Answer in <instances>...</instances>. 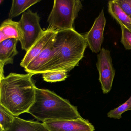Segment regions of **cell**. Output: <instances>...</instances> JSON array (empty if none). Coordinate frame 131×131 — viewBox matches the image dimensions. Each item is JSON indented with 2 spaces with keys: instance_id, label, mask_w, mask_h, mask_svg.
Segmentation results:
<instances>
[{
  "instance_id": "15",
  "label": "cell",
  "mask_w": 131,
  "mask_h": 131,
  "mask_svg": "<svg viewBox=\"0 0 131 131\" xmlns=\"http://www.w3.org/2000/svg\"><path fill=\"white\" fill-rule=\"evenodd\" d=\"M40 1L39 0H13L9 13V19H12L23 14L30 7Z\"/></svg>"
},
{
  "instance_id": "20",
  "label": "cell",
  "mask_w": 131,
  "mask_h": 131,
  "mask_svg": "<svg viewBox=\"0 0 131 131\" xmlns=\"http://www.w3.org/2000/svg\"><path fill=\"white\" fill-rule=\"evenodd\" d=\"M123 10L131 19V0H116Z\"/></svg>"
},
{
  "instance_id": "14",
  "label": "cell",
  "mask_w": 131,
  "mask_h": 131,
  "mask_svg": "<svg viewBox=\"0 0 131 131\" xmlns=\"http://www.w3.org/2000/svg\"><path fill=\"white\" fill-rule=\"evenodd\" d=\"M108 11L116 22L127 29L131 26V19L123 10L116 0L108 2Z\"/></svg>"
},
{
  "instance_id": "2",
  "label": "cell",
  "mask_w": 131,
  "mask_h": 131,
  "mask_svg": "<svg viewBox=\"0 0 131 131\" xmlns=\"http://www.w3.org/2000/svg\"><path fill=\"white\" fill-rule=\"evenodd\" d=\"M54 45V54L43 67L41 74L51 71L69 72L79 65L84 57L85 50L88 46L84 35L75 29L57 32Z\"/></svg>"
},
{
  "instance_id": "9",
  "label": "cell",
  "mask_w": 131,
  "mask_h": 131,
  "mask_svg": "<svg viewBox=\"0 0 131 131\" xmlns=\"http://www.w3.org/2000/svg\"><path fill=\"white\" fill-rule=\"evenodd\" d=\"M54 38L48 44L44 50L24 68V70L27 73H31L34 75L41 74L43 67L52 59L55 52Z\"/></svg>"
},
{
  "instance_id": "19",
  "label": "cell",
  "mask_w": 131,
  "mask_h": 131,
  "mask_svg": "<svg viewBox=\"0 0 131 131\" xmlns=\"http://www.w3.org/2000/svg\"><path fill=\"white\" fill-rule=\"evenodd\" d=\"M119 25L122 31L121 43L126 50H131V32L122 24Z\"/></svg>"
},
{
  "instance_id": "7",
  "label": "cell",
  "mask_w": 131,
  "mask_h": 131,
  "mask_svg": "<svg viewBox=\"0 0 131 131\" xmlns=\"http://www.w3.org/2000/svg\"><path fill=\"white\" fill-rule=\"evenodd\" d=\"M106 22L103 8L95 19L89 31L84 35L88 46L93 53H98L102 49Z\"/></svg>"
},
{
  "instance_id": "21",
  "label": "cell",
  "mask_w": 131,
  "mask_h": 131,
  "mask_svg": "<svg viewBox=\"0 0 131 131\" xmlns=\"http://www.w3.org/2000/svg\"><path fill=\"white\" fill-rule=\"evenodd\" d=\"M128 29L131 32V26H130V27H129V28H128Z\"/></svg>"
},
{
  "instance_id": "13",
  "label": "cell",
  "mask_w": 131,
  "mask_h": 131,
  "mask_svg": "<svg viewBox=\"0 0 131 131\" xmlns=\"http://www.w3.org/2000/svg\"><path fill=\"white\" fill-rule=\"evenodd\" d=\"M1 131H3L1 130ZM4 131H49L43 123L15 116L9 128Z\"/></svg>"
},
{
  "instance_id": "17",
  "label": "cell",
  "mask_w": 131,
  "mask_h": 131,
  "mask_svg": "<svg viewBox=\"0 0 131 131\" xmlns=\"http://www.w3.org/2000/svg\"><path fill=\"white\" fill-rule=\"evenodd\" d=\"M42 74L44 81L48 82H56L66 80L68 76V72L64 70L51 71Z\"/></svg>"
},
{
  "instance_id": "1",
  "label": "cell",
  "mask_w": 131,
  "mask_h": 131,
  "mask_svg": "<svg viewBox=\"0 0 131 131\" xmlns=\"http://www.w3.org/2000/svg\"><path fill=\"white\" fill-rule=\"evenodd\" d=\"M33 75L11 73L0 79V105L14 116L28 113L34 102L36 87Z\"/></svg>"
},
{
  "instance_id": "8",
  "label": "cell",
  "mask_w": 131,
  "mask_h": 131,
  "mask_svg": "<svg viewBox=\"0 0 131 131\" xmlns=\"http://www.w3.org/2000/svg\"><path fill=\"white\" fill-rule=\"evenodd\" d=\"M49 131H94L88 120L81 117L69 120H49L43 122Z\"/></svg>"
},
{
  "instance_id": "18",
  "label": "cell",
  "mask_w": 131,
  "mask_h": 131,
  "mask_svg": "<svg viewBox=\"0 0 131 131\" xmlns=\"http://www.w3.org/2000/svg\"><path fill=\"white\" fill-rule=\"evenodd\" d=\"M129 110H131V96L123 104L116 108L110 110L107 114V116L112 118L120 119L123 113Z\"/></svg>"
},
{
  "instance_id": "3",
  "label": "cell",
  "mask_w": 131,
  "mask_h": 131,
  "mask_svg": "<svg viewBox=\"0 0 131 131\" xmlns=\"http://www.w3.org/2000/svg\"><path fill=\"white\" fill-rule=\"evenodd\" d=\"M28 113L43 122L49 120H69L82 117L77 108L69 100L50 90L37 87L35 100Z\"/></svg>"
},
{
  "instance_id": "5",
  "label": "cell",
  "mask_w": 131,
  "mask_h": 131,
  "mask_svg": "<svg viewBox=\"0 0 131 131\" xmlns=\"http://www.w3.org/2000/svg\"><path fill=\"white\" fill-rule=\"evenodd\" d=\"M40 21V18L37 13L29 9L23 14L19 22L23 34L20 42L22 49L26 52L45 32L41 28Z\"/></svg>"
},
{
  "instance_id": "16",
  "label": "cell",
  "mask_w": 131,
  "mask_h": 131,
  "mask_svg": "<svg viewBox=\"0 0 131 131\" xmlns=\"http://www.w3.org/2000/svg\"><path fill=\"white\" fill-rule=\"evenodd\" d=\"M15 116L0 105L1 130L4 131L9 128L13 122Z\"/></svg>"
},
{
  "instance_id": "10",
  "label": "cell",
  "mask_w": 131,
  "mask_h": 131,
  "mask_svg": "<svg viewBox=\"0 0 131 131\" xmlns=\"http://www.w3.org/2000/svg\"><path fill=\"white\" fill-rule=\"evenodd\" d=\"M56 32L46 30L43 35L26 52L20 63V66L25 68L38 55H39L51 40L55 37Z\"/></svg>"
},
{
  "instance_id": "4",
  "label": "cell",
  "mask_w": 131,
  "mask_h": 131,
  "mask_svg": "<svg viewBox=\"0 0 131 131\" xmlns=\"http://www.w3.org/2000/svg\"><path fill=\"white\" fill-rule=\"evenodd\" d=\"M82 7L79 0H55L47 19V30L57 32L75 29L74 22Z\"/></svg>"
},
{
  "instance_id": "11",
  "label": "cell",
  "mask_w": 131,
  "mask_h": 131,
  "mask_svg": "<svg viewBox=\"0 0 131 131\" xmlns=\"http://www.w3.org/2000/svg\"><path fill=\"white\" fill-rule=\"evenodd\" d=\"M19 40L9 39L0 42V79L4 77V68L6 65L13 64L14 58L19 53L17 44Z\"/></svg>"
},
{
  "instance_id": "22",
  "label": "cell",
  "mask_w": 131,
  "mask_h": 131,
  "mask_svg": "<svg viewBox=\"0 0 131 131\" xmlns=\"http://www.w3.org/2000/svg\"><path fill=\"white\" fill-rule=\"evenodd\" d=\"M3 1H2V0H1V3H2V2H3Z\"/></svg>"
},
{
  "instance_id": "6",
  "label": "cell",
  "mask_w": 131,
  "mask_h": 131,
  "mask_svg": "<svg viewBox=\"0 0 131 131\" xmlns=\"http://www.w3.org/2000/svg\"><path fill=\"white\" fill-rule=\"evenodd\" d=\"M96 66L99 73V81L104 94L108 93L115 75L110 51L102 48L97 55Z\"/></svg>"
},
{
  "instance_id": "12",
  "label": "cell",
  "mask_w": 131,
  "mask_h": 131,
  "mask_svg": "<svg viewBox=\"0 0 131 131\" xmlns=\"http://www.w3.org/2000/svg\"><path fill=\"white\" fill-rule=\"evenodd\" d=\"M0 42L9 39H16L20 42L23 34L19 22L8 19L4 21L0 27Z\"/></svg>"
}]
</instances>
